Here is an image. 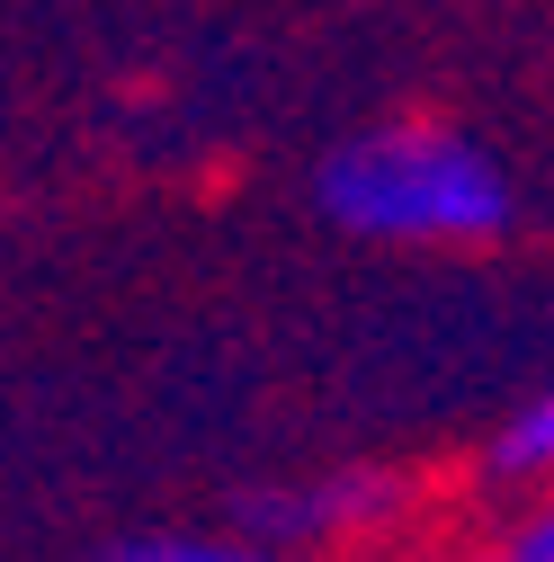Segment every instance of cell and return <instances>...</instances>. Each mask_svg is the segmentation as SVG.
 <instances>
[{
  "label": "cell",
  "mask_w": 554,
  "mask_h": 562,
  "mask_svg": "<svg viewBox=\"0 0 554 562\" xmlns=\"http://www.w3.org/2000/svg\"><path fill=\"white\" fill-rule=\"evenodd\" d=\"M322 215L367 241H492L519 196L492 153L447 125H376L322 161Z\"/></svg>",
  "instance_id": "1"
},
{
  "label": "cell",
  "mask_w": 554,
  "mask_h": 562,
  "mask_svg": "<svg viewBox=\"0 0 554 562\" xmlns=\"http://www.w3.org/2000/svg\"><path fill=\"white\" fill-rule=\"evenodd\" d=\"M474 562H554V509H536V518H519L492 553H474Z\"/></svg>",
  "instance_id": "4"
},
{
  "label": "cell",
  "mask_w": 554,
  "mask_h": 562,
  "mask_svg": "<svg viewBox=\"0 0 554 562\" xmlns=\"http://www.w3.org/2000/svg\"><path fill=\"white\" fill-rule=\"evenodd\" d=\"M108 562H277L259 544H215V536H144V544H125Z\"/></svg>",
  "instance_id": "3"
},
{
  "label": "cell",
  "mask_w": 554,
  "mask_h": 562,
  "mask_svg": "<svg viewBox=\"0 0 554 562\" xmlns=\"http://www.w3.org/2000/svg\"><path fill=\"white\" fill-rule=\"evenodd\" d=\"M492 473H510V482H536V473H554V393H536L510 429L492 438Z\"/></svg>",
  "instance_id": "2"
}]
</instances>
